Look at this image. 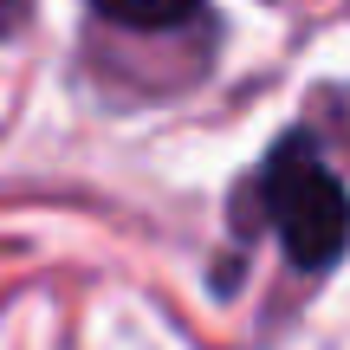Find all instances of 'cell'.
<instances>
[{
  "label": "cell",
  "mask_w": 350,
  "mask_h": 350,
  "mask_svg": "<svg viewBox=\"0 0 350 350\" xmlns=\"http://www.w3.org/2000/svg\"><path fill=\"white\" fill-rule=\"evenodd\" d=\"M260 201H266V221L279 227L292 266L318 273L350 247V195L344 182L318 163L312 143H279L260 169Z\"/></svg>",
  "instance_id": "6da1fadb"
},
{
  "label": "cell",
  "mask_w": 350,
  "mask_h": 350,
  "mask_svg": "<svg viewBox=\"0 0 350 350\" xmlns=\"http://www.w3.org/2000/svg\"><path fill=\"white\" fill-rule=\"evenodd\" d=\"M91 13L111 26H137V33H163L201 13V0H91Z\"/></svg>",
  "instance_id": "7a4b0ae2"
},
{
  "label": "cell",
  "mask_w": 350,
  "mask_h": 350,
  "mask_svg": "<svg viewBox=\"0 0 350 350\" xmlns=\"http://www.w3.org/2000/svg\"><path fill=\"white\" fill-rule=\"evenodd\" d=\"M20 13H26V0H0V33H13V26H20Z\"/></svg>",
  "instance_id": "3957f363"
}]
</instances>
